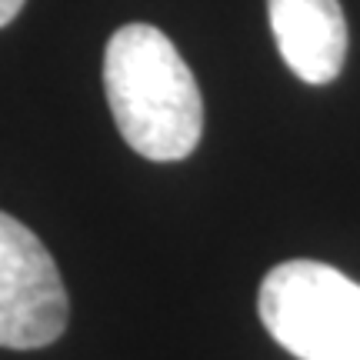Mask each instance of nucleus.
Here are the masks:
<instances>
[{"label":"nucleus","mask_w":360,"mask_h":360,"mask_svg":"<svg viewBox=\"0 0 360 360\" xmlns=\"http://www.w3.org/2000/svg\"><path fill=\"white\" fill-rule=\"evenodd\" d=\"M103 90L134 154L174 164L204 134V97L174 40L150 24H124L103 53Z\"/></svg>","instance_id":"obj_1"},{"label":"nucleus","mask_w":360,"mask_h":360,"mask_svg":"<svg viewBox=\"0 0 360 360\" xmlns=\"http://www.w3.org/2000/svg\"><path fill=\"white\" fill-rule=\"evenodd\" d=\"M257 314L297 360H360V283L330 264H277L260 283Z\"/></svg>","instance_id":"obj_2"},{"label":"nucleus","mask_w":360,"mask_h":360,"mask_svg":"<svg viewBox=\"0 0 360 360\" xmlns=\"http://www.w3.org/2000/svg\"><path fill=\"white\" fill-rule=\"evenodd\" d=\"M60 270L37 233L0 210V347H51L67 327Z\"/></svg>","instance_id":"obj_3"},{"label":"nucleus","mask_w":360,"mask_h":360,"mask_svg":"<svg viewBox=\"0 0 360 360\" xmlns=\"http://www.w3.org/2000/svg\"><path fill=\"white\" fill-rule=\"evenodd\" d=\"M270 30L283 64L304 84H330L347 60L340 0H267Z\"/></svg>","instance_id":"obj_4"},{"label":"nucleus","mask_w":360,"mask_h":360,"mask_svg":"<svg viewBox=\"0 0 360 360\" xmlns=\"http://www.w3.org/2000/svg\"><path fill=\"white\" fill-rule=\"evenodd\" d=\"M20 7H24V0H0V27H7L20 13Z\"/></svg>","instance_id":"obj_5"}]
</instances>
